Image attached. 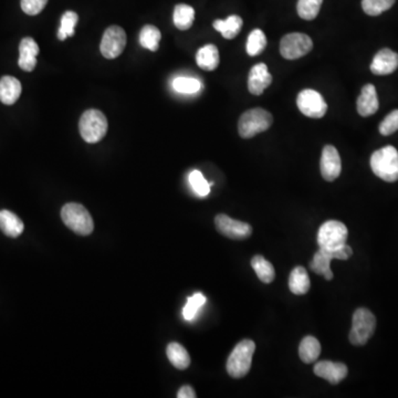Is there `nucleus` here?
I'll return each mask as SVG.
<instances>
[{
  "instance_id": "obj_5",
  "label": "nucleus",
  "mask_w": 398,
  "mask_h": 398,
  "mask_svg": "<svg viewBox=\"0 0 398 398\" xmlns=\"http://www.w3.org/2000/svg\"><path fill=\"white\" fill-rule=\"evenodd\" d=\"M353 255V250L350 246L345 244L344 246L335 249H327V248H318V251L316 252L314 259L310 263V269L314 274H321L327 281H331L333 279V272L330 268V263L333 259L337 260H348Z\"/></svg>"
},
{
  "instance_id": "obj_3",
  "label": "nucleus",
  "mask_w": 398,
  "mask_h": 398,
  "mask_svg": "<svg viewBox=\"0 0 398 398\" xmlns=\"http://www.w3.org/2000/svg\"><path fill=\"white\" fill-rule=\"evenodd\" d=\"M64 225L80 236H89L94 229V223L88 209L78 202L64 205L61 209Z\"/></svg>"
},
{
  "instance_id": "obj_10",
  "label": "nucleus",
  "mask_w": 398,
  "mask_h": 398,
  "mask_svg": "<svg viewBox=\"0 0 398 398\" xmlns=\"http://www.w3.org/2000/svg\"><path fill=\"white\" fill-rule=\"evenodd\" d=\"M297 108L301 113L311 119H321L327 111V104L318 91L305 89L297 94Z\"/></svg>"
},
{
  "instance_id": "obj_8",
  "label": "nucleus",
  "mask_w": 398,
  "mask_h": 398,
  "mask_svg": "<svg viewBox=\"0 0 398 398\" xmlns=\"http://www.w3.org/2000/svg\"><path fill=\"white\" fill-rule=\"evenodd\" d=\"M348 231L341 221H329L324 223L318 231V244L320 248L335 249L346 244Z\"/></svg>"
},
{
  "instance_id": "obj_21",
  "label": "nucleus",
  "mask_w": 398,
  "mask_h": 398,
  "mask_svg": "<svg viewBox=\"0 0 398 398\" xmlns=\"http://www.w3.org/2000/svg\"><path fill=\"white\" fill-rule=\"evenodd\" d=\"M196 61L200 69L214 71L219 66V51L215 45H206L197 51Z\"/></svg>"
},
{
  "instance_id": "obj_15",
  "label": "nucleus",
  "mask_w": 398,
  "mask_h": 398,
  "mask_svg": "<svg viewBox=\"0 0 398 398\" xmlns=\"http://www.w3.org/2000/svg\"><path fill=\"white\" fill-rule=\"evenodd\" d=\"M398 68V53L388 48L382 49L375 54L371 64V73L376 75H388Z\"/></svg>"
},
{
  "instance_id": "obj_27",
  "label": "nucleus",
  "mask_w": 398,
  "mask_h": 398,
  "mask_svg": "<svg viewBox=\"0 0 398 398\" xmlns=\"http://www.w3.org/2000/svg\"><path fill=\"white\" fill-rule=\"evenodd\" d=\"M251 267L255 270L258 278L263 283H271L276 278V271L274 265H271L263 256H255L251 259Z\"/></svg>"
},
{
  "instance_id": "obj_19",
  "label": "nucleus",
  "mask_w": 398,
  "mask_h": 398,
  "mask_svg": "<svg viewBox=\"0 0 398 398\" xmlns=\"http://www.w3.org/2000/svg\"><path fill=\"white\" fill-rule=\"evenodd\" d=\"M22 83L16 78L5 75L0 79V101L6 105H13L22 94Z\"/></svg>"
},
{
  "instance_id": "obj_14",
  "label": "nucleus",
  "mask_w": 398,
  "mask_h": 398,
  "mask_svg": "<svg viewBox=\"0 0 398 398\" xmlns=\"http://www.w3.org/2000/svg\"><path fill=\"white\" fill-rule=\"evenodd\" d=\"M348 367L339 362L321 361L314 367V374L332 385L342 382L345 377L348 376Z\"/></svg>"
},
{
  "instance_id": "obj_6",
  "label": "nucleus",
  "mask_w": 398,
  "mask_h": 398,
  "mask_svg": "<svg viewBox=\"0 0 398 398\" xmlns=\"http://www.w3.org/2000/svg\"><path fill=\"white\" fill-rule=\"evenodd\" d=\"M79 130L87 143H98L108 132V119L101 111L88 110L80 119Z\"/></svg>"
},
{
  "instance_id": "obj_24",
  "label": "nucleus",
  "mask_w": 398,
  "mask_h": 398,
  "mask_svg": "<svg viewBox=\"0 0 398 398\" xmlns=\"http://www.w3.org/2000/svg\"><path fill=\"white\" fill-rule=\"evenodd\" d=\"M166 354L172 367L176 369H186L191 365V356L187 350L179 343H170L166 348Z\"/></svg>"
},
{
  "instance_id": "obj_32",
  "label": "nucleus",
  "mask_w": 398,
  "mask_h": 398,
  "mask_svg": "<svg viewBox=\"0 0 398 398\" xmlns=\"http://www.w3.org/2000/svg\"><path fill=\"white\" fill-rule=\"evenodd\" d=\"M396 0H362V8L369 16H378L393 7Z\"/></svg>"
},
{
  "instance_id": "obj_29",
  "label": "nucleus",
  "mask_w": 398,
  "mask_h": 398,
  "mask_svg": "<svg viewBox=\"0 0 398 398\" xmlns=\"http://www.w3.org/2000/svg\"><path fill=\"white\" fill-rule=\"evenodd\" d=\"M265 47H267V38L263 30H252L248 37L247 45H246L248 54L251 57L258 56L265 50Z\"/></svg>"
},
{
  "instance_id": "obj_35",
  "label": "nucleus",
  "mask_w": 398,
  "mask_h": 398,
  "mask_svg": "<svg viewBox=\"0 0 398 398\" xmlns=\"http://www.w3.org/2000/svg\"><path fill=\"white\" fill-rule=\"evenodd\" d=\"M189 183L191 187L194 189L198 196L205 197L207 196L210 193V184L205 179L202 172L199 170H193L189 174Z\"/></svg>"
},
{
  "instance_id": "obj_16",
  "label": "nucleus",
  "mask_w": 398,
  "mask_h": 398,
  "mask_svg": "<svg viewBox=\"0 0 398 398\" xmlns=\"http://www.w3.org/2000/svg\"><path fill=\"white\" fill-rule=\"evenodd\" d=\"M272 82V77L265 64H258L252 66L248 78V89L253 96H261L265 89Z\"/></svg>"
},
{
  "instance_id": "obj_18",
  "label": "nucleus",
  "mask_w": 398,
  "mask_h": 398,
  "mask_svg": "<svg viewBox=\"0 0 398 398\" xmlns=\"http://www.w3.org/2000/svg\"><path fill=\"white\" fill-rule=\"evenodd\" d=\"M358 115L363 117L373 115L378 111L380 108V102L377 98L376 89L373 84H367L362 89L361 94L358 98Z\"/></svg>"
},
{
  "instance_id": "obj_2",
  "label": "nucleus",
  "mask_w": 398,
  "mask_h": 398,
  "mask_svg": "<svg viewBox=\"0 0 398 398\" xmlns=\"http://www.w3.org/2000/svg\"><path fill=\"white\" fill-rule=\"evenodd\" d=\"M255 350V342L248 339L240 341L235 346L226 364L229 376L233 378H242L249 373Z\"/></svg>"
},
{
  "instance_id": "obj_13",
  "label": "nucleus",
  "mask_w": 398,
  "mask_h": 398,
  "mask_svg": "<svg viewBox=\"0 0 398 398\" xmlns=\"http://www.w3.org/2000/svg\"><path fill=\"white\" fill-rule=\"evenodd\" d=\"M320 168H321L322 177L327 182L335 181L340 176L342 163L340 154L334 146H324Z\"/></svg>"
},
{
  "instance_id": "obj_17",
  "label": "nucleus",
  "mask_w": 398,
  "mask_h": 398,
  "mask_svg": "<svg viewBox=\"0 0 398 398\" xmlns=\"http://www.w3.org/2000/svg\"><path fill=\"white\" fill-rule=\"evenodd\" d=\"M39 45L30 37L24 38L19 45L18 64L24 71L31 72L37 66Z\"/></svg>"
},
{
  "instance_id": "obj_23",
  "label": "nucleus",
  "mask_w": 398,
  "mask_h": 398,
  "mask_svg": "<svg viewBox=\"0 0 398 398\" xmlns=\"http://www.w3.org/2000/svg\"><path fill=\"white\" fill-rule=\"evenodd\" d=\"M242 24H244V22H242V17L233 15L225 20L217 19L214 22V28L217 31L221 32L225 39L231 40L236 38L239 35V32L242 31Z\"/></svg>"
},
{
  "instance_id": "obj_28",
  "label": "nucleus",
  "mask_w": 398,
  "mask_h": 398,
  "mask_svg": "<svg viewBox=\"0 0 398 398\" xmlns=\"http://www.w3.org/2000/svg\"><path fill=\"white\" fill-rule=\"evenodd\" d=\"M161 38H162L161 31L157 29L156 27L152 26V24H146L140 32V43L142 47L154 51V52L159 50Z\"/></svg>"
},
{
  "instance_id": "obj_26",
  "label": "nucleus",
  "mask_w": 398,
  "mask_h": 398,
  "mask_svg": "<svg viewBox=\"0 0 398 398\" xmlns=\"http://www.w3.org/2000/svg\"><path fill=\"white\" fill-rule=\"evenodd\" d=\"M174 24L179 30H189L195 20V10L191 6L179 3L174 9Z\"/></svg>"
},
{
  "instance_id": "obj_7",
  "label": "nucleus",
  "mask_w": 398,
  "mask_h": 398,
  "mask_svg": "<svg viewBox=\"0 0 398 398\" xmlns=\"http://www.w3.org/2000/svg\"><path fill=\"white\" fill-rule=\"evenodd\" d=\"M376 329V318L369 309L360 308L354 312L352 329L350 331V342L356 346L365 345L374 334Z\"/></svg>"
},
{
  "instance_id": "obj_30",
  "label": "nucleus",
  "mask_w": 398,
  "mask_h": 398,
  "mask_svg": "<svg viewBox=\"0 0 398 398\" xmlns=\"http://www.w3.org/2000/svg\"><path fill=\"white\" fill-rule=\"evenodd\" d=\"M323 0H299L297 1V15L304 20H314L321 9Z\"/></svg>"
},
{
  "instance_id": "obj_34",
  "label": "nucleus",
  "mask_w": 398,
  "mask_h": 398,
  "mask_svg": "<svg viewBox=\"0 0 398 398\" xmlns=\"http://www.w3.org/2000/svg\"><path fill=\"white\" fill-rule=\"evenodd\" d=\"M205 302H206V297L202 293H196L193 297H189L183 310L184 318L187 321L194 320L197 312L205 304Z\"/></svg>"
},
{
  "instance_id": "obj_38",
  "label": "nucleus",
  "mask_w": 398,
  "mask_h": 398,
  "mask_svg": "<svg viewBox=\"0 0 398 398\" xmlns=\"http://www.w3.org/2000/svg\"><path fill=\"white\" fill-rule=\"evenodd\" d=\"M178 398H196L195 390L189 385H184L181 390H178Z\"/></svg>"
},
{
  "instance_id": "obj_1",
  "label": "nucleus",
  "mask_w": 398,
  "mask_h": 398,
  "mask_svg": "<svg viewBox=\"0 0 398 398\" xmlns=\"http://www.w3.org/2000/svg\"><path fill=\"white\" fill-rule=\"evenodd\" d=\"M371 168L377 177L388 183L398 181V152L394 146L377 149L371 156Z\"/></svg>"
},
{
  "instance_id": "obj_4",
  "label": "nucleus",
  "mask_w": 398,
  "mask_h": 398,
  "mask_svg": "<svg viewBox=\"0 0 398 398\" xmlns=\"http://www.w3.org/2000/svg\"><path fill=\"white\" fill-rule=\"evenodd\" d=\"M274 122L270 112L261 108H255L244 112L238 122L239 135L242 138H251L259 133L269 130Z\"/></svg>"
},
{
  "instance_id": "obj_31",
  "label": "nucleus",
  "mask_w": 398,
  "mask_h": 398,
  "mask_svg": "<svg viewBox=\"0 0 398 398\" xmlns=\"http://www.w3.org/2000/svg\"><path fill=\"white\" fill-rule=\"evenodd\" d=\"M79 20V16L75 11H66L61 18V26L58 30V39L64 41L68 37L75 36V28Z\"/></svg>"
},
{
  "instance_id": "obj_33",
  "label": "nucleus",
  "mask_w": 398,
  "mask_h": 398,
  "mask_svg": "<svg viewBox=\"0 0 398 398\" xmlns=\"http://www.w3.org/2000/svg\"><path fill=\"white\" fill-rule=\"evenodd\" d=\"M172 87L177 92L184 94H194L202 89V84L198 80L185 77L176 78L172 82Z\"/></svg>"
},
{
  "instance_id": "obj_9",
  "label": "nucleus",
  "mask_w": 398,
  "mask_h": 398,
  "mask_svg": "<svg viewBox=\"0 0 398 398\" xmlns=\"http://www.w3.org/2000/svg\"><path fill=\"white\" fill-rule=\"evenodd\" d=\"M314 48V43L309 36L293 32L284 36L280 41V53L287 60H297L308 54Z\"/></svg>"
},
{
  "instance_id": "obj_37",
  "label": "nucleus",
  "mask_w": 398,
  "mask_h": 398,
  "mask_svg": "<svg viewBox=\"0 0 398 398\" xmlns=\"http://www.w3.org/2000/svg\"><path fill=\"white\" fill-rule=\"evenodd\" d=\"M48 0H22V9L29 16H36L45 9Z\"/></svg>"
},
{
  "instance_id": "obj_12",
  "label": "nucleus",
  "mask_w": 398,
  "mask_h": 398,
  "mask_svg": "<svg viewBox=\"0 0 398 398\" xmlns=\"http://www.w3.org/2000/svg\"><path fill=\"white\" fill-rule=\"evenodd\" d=\"M215 225L217 230L223 236L229 239H235V240L249 238L252 234V227L249 223L236 221L223 214L216 216Z\"/></svg>"
},
{
  "instance_id": "obj_11",
  "label": "nucleus",
  "mask_w": 398,
  "mask_h": 398,
  "mask_svg": "<svg viewBox=\"0 0 398 398\" xmlns=\"http://www.w3.org/2000/svg\"><path fill=\"white\" fill-rule=\"evenodd\" d=\"M126 45V34L119 26H111L104 31L100 50L106 59H115L123 52Z\"/></svg>"
},
{
  "instance_id": "obj_36",
  "label": "nucleus",
  "mask_w": 398,
  "mask_h": 398,
  "mask_svg": "<svg viewBox=\"0 0 398 398\" xmlns=\"http://www.w3.org/2000/svg\"><path fill=\"white\" fill-rule=\"evenodd\" d=\"M378 130L384 136L392 135L393 133L398 131V110H394L390 112V115H386L381 123Z\"/></svg>"
},
{
  "instance_id": "obj_22",
  "label": "nucleus",
  "mask_w": 398,
  "mask_h": 398,
  "mask_svg": "<svg viewBox=\"0 0 398 398\" xmlns=\"http://www.w3.org/2000/svg\"><path fill=\"white\" fill-rule=\"evenodd\" d=\"M311 281L308 271L303 267H295L289 277V289L293 295H303L310 290Z\"/></svg>"
},
{
  "instance_id": "obj_25",
  "label": "nucleus",
  "mask_w": 398,
  "mask_h": 398,
  "mask_svg": "<svg viewBox=\"0 0 398 398\" xmlns=\"http://www.w3.org/2000/svg\"><path fill=\"white\" fill-rule=\"evenodd\" d=\"M321 354V344L314 337H305L299 346V356L305 364H311L318 360Z\"/></svg>"
},
{
  "instance_id": "obj_20",
  "label": "nucleus",
  "mask_w": 398,
  "mask_h": 398,
  "mask_svg": "<svg viewBox=\"0 0 398 398\" xmlns=\"http://www.w3.org/2000/svg\"><path fill=\"white\" fill-rule=\"evenodd\" d=\"M24 223L16 214L9 210H0V230L3 231L6 236L17 238L24 233Z\"/></svg>"
}]
</instances>
